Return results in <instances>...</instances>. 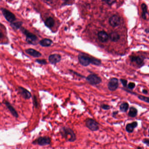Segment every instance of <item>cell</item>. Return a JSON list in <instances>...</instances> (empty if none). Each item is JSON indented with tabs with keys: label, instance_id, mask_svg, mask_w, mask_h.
I'll return each instance as SVG.
<instances>
[{
	"label": "cell",
	"instance_id": "obj_1",
	"mask_svg": "<svg viewBox=\"0 0 149 149\" xmlns=\"http://www.w3.org/2000/svg\"><path fill=\"white\" fill-rule=\"evenodd\" d=\"M60 131L62 137L68 141L74 142L77 139L76 134L73 130L68 127H63L60 128Z\"/></svg>",
	"mask_w": 149,
	"mask_h": 149
},
{
	"label": "cell",
	"instance_id": "obj_2",
	"mask_svg": "<svg viewBox=\"0 0 149 149\" xmlns=\"http://www.w3.org/2000/svg\"><path fill=\"white\" fill-rule=\"evenodd\" d=\"M20 28L22 32L25 35L26 37V41L28 43L32 45H36L38 38L36 35L22 27Z\"/></svg>",
	"mask_w": 149,
	"mask_h": 149
},
{
	"label": "cell",
	"instance_id": "obj_3",
	"mask_svg": "<svg viewBox=\"0 0 149 149\" xmlns=\"http://www.w3.org/2000/svg\"><path fill=\"white\" fill-rule=\"evenodd\" d=\"M93 58L83 54H79L78 56L79 63L84 67H87L90 64H92Z\"/></svg>",
	"mask_w": 149,
	"mask_h": 149
},
{
	"label": "cell",
	"instance_id": "obj_4",
	"mask_svg": "<svg viewBox=\"0 0 149 149\" xmlns=\"http://www.w3.org/2000/svg\"><path fill=\"white\" fill-rule=\"evenodd\" d=\"M86 80L91 85H97L102 82V79L100 77L95 74H89L86 78Z\"/></svg>",
	"mask_w": 149,
	"mask_h": 149
},
{
	"label": "cell",
	"instance_id": "obj_5",
	"mask_svg": "<svg viewBox=\"0 0 149 149\" xmlns=\"http://www.w3.org/2000/svg\"><path fill=\"white\" fill-rule=\"evenodd\" d=\"M85 125L87 128L93 132L97 131L100 128L99 123L92 119H87L85 121Z\"/></svg>",
	"mask_w": 149,
	"mask_h": 149
},
{
	"label": "cell",
	"instance_id": "obj_6",
	"mask_svg": "<svg viewBox=\"0 0 149 149\" xmlns=\"http://www.w3.org/2000/svg\"><path fill=\"white\" fill-rule=\"evenodd\" d=\"M1 10L3 15L8 22L12 23L16 20L15 15L10 11L5 9H1Z\"/></svg>",
	"mask_w": 149,
	"mask_h": 149
},
{
	"label": "cell",
	"instance_id": "obj_7",
	"mask_svg": "<svg viewBox=\"0 0 149 149\" xmlns=\"http://www.w3.org/2000/svg\"><path fill=\"white\" fill-rule=\"evenodd\" d=\"M119 82L117 78H111L108 83V88L110 91H115L118 88Z\"/></svg>",
	"mask_w": 149,
	"mask_h": 149
},
{
	"label": "cell",
	"instance_id": "obj_8",
	"mask_svg": "<svg viewBox=\"0 0 149 149\" xmlns=\"http://www.w3.org/2000/svg\"><path fill=\"white\" fill-rule=\"evenodd\" d=\"M131 62L135 63L139 68H141L144 64V58L141 56H132L130 57Z\"/></svg>",
	"mask_w": 149,
	"mask_h": 149
},
{
	"label": "cell",
	"instance_id": "obj_9",
	"mask_svg": "<svg viewBox=\"0 0 149 149\" xmlns=\"http://www.w3.org/2000/svg\"><path fill=\"white\" fill-rule=\"evenodd\" d=\"M50 138L48 136H41L39 137L37 140V143L38 145L45 146L51 144Z\"/></svg>",
	"mask_w": 149,
	"mask_h": 149
},
{
	"label": "cell",
	"instance_id": "obj_10",
	"mask_svg": "<svg viewBox=\"0 0 149 149\" xmlns=\"http://www.w3.org/2000/svg\"><path fill=\"white\" fill-rule=\"evenodd\" d=\"M109 23L113 27L118 26L121 23L120 17L117 15H113L109 19Z\"/></svg>",
	"mask_w": 149,
	"mask_h": 149
},
{
	"label": "cell",
	"instance_id": "obj_11",
	"mask_svg": "<svg viewBox=\"0 0 149 149\" xmlns=\"http://www.w3.org/2000/svg\"><path fill=\"white\" fill-rule=\"evenodd\" d=\"M18 91L19 94L23 97V98L25 99H29L32 97L31 93L26 89L22 87H18Z\"/></svg>",
	"mask_w": 149,
	"mask_h": 149
},
{
	"label": "cell",
	"instance_id": "obj_12",
	"mask_svg": "<svg viewBox=\"0 0 149 149\" xmlns=\"http://www.w3.org/2000/svg\"><path fill=\"white\" fill-rule=\"evenodd\" d=\"M61 60V56L58 54H51L49 56V61L52 64L59 63Z\"/></svg>",
	"mask_w": 149,
	"mask_h": 149
},
{
	"label": "cell",
	"instance_id": "obj_13",
	"mask_svg": "<svg viewBox=\"0 0 149 149\" xmlns=\"http://www.w3.org/2000/svg\"><path fill=\"white\" fill-rule=\"evenodd\" d=\"M4 103L6 107H7V108L9 109L12 115L14 116L16 118H18L19 117V115H18V113L16 111V110L14 109V108L11 104L10 103L7 101H4Z\"/></svg>",
	"mask_w": 149,
	"mask_h": 149
},
{
	"label": "cell",
	"instance_id": "obj_14",
	"mask_svg": "<svg viewBox=\"0 0 149 149\" xmlns=\"http://www.w3.org/2000/svg\"><path fill=\"white\" fill-rule=\"evenodd\" d=\"M25 53L34 57L38 58V57H40L42 56V54L40 53V52L36 50L32 49V48L25 50Z\"/></svg>",
	"mask_w": 149,
	"mask_h": 149
},
{
	"label": "cell",
	"instance_id": "obj_15",
	"mask_svg": "<svg viewBox=\"0 0 149 149\" xmlns=\"http://www.w3.org/2000/svg\"><path fill=\"white\" fill-rule=\"evenodd\" d=\"M98 36L99 40L101 42H106L109 40V35L105 31H101L99 32L98 33Z\"/></svg>",
	"mask_w": 149,
	"mask_h": 149
},
{
	"label": "cell",
	"instance_id": "obj_16",
	"mask_svg": "<svg viewBox=\"0 0 149 149\" xmlns=\"http://www.w3.org/2000/svg\"><path fill=\"white\" fill-rule=\"evenodd\" d=\"M138 126V123L137 122H133L131 123H128L126 127V131L128 133H132L134 131V128Z\"/></svg>",
	"mask_w": 149,
	"mask_h": 149
},
{
	"label": "cell",
	"instance_id": "obj_17",
	"mask_svg": "<svg viewBox=\"0 0 149 149\" xmlns=\"http://www.w3.org/2000/svg\"><path fill=\"white\" fill-rule=\"evenodd\" d=\"M39 43L43 47H48L53 43V41L49 38H44L39 42Z\"/></svg>",
	"mask_w": 149,
	"mask_h": 149
},
{
	"label": "cell",
	"instance_id": "obj_18",
	"mask_svg": "<svg viewBox=\"0 0 149 149\" xmlns=\"http://www.w3.org/2000/svg\"><path fill=\"white\" fill-rule=\"evenodd\" d=\"M109 38L113 42H116L120 39V36L116 32H112L109 35Z\"/></svg>",
	"mask_w": 149,
	"mask_h": 149
},
{
	"label": "cell",
	"instance_id": "obj_19",
	"mask_svg": "<svg viewBox=\"0 0 149 149\" xmlns=\"http://www.w3.org/2000/svg\"><path fill=\"white\" fill-rule=\"evenodd\" d=\"M45 24L47 27L49 28H51L54 26L55 24V21L54 19L52 17H49L45 21Z\"/></svg>",
	"mask_w": 149,
	"mask_h": 149
},
{
	"label": "cell",
	"instance_id": "obj_20",
	"mask_svg": "<svg viewBox=\"0 0 149 149\" xmlns=\"http://www.w3.org/2000/svg\"><path fill=\"white\" fill-rule=\"evenodd\" d=\"M138 114V110L134 107H131L129 109V112H128V116L130 117L135 118L137 116Z\"/></svg>",
	"mask_w": 149,
	"mask_h": 149
},
{
	"label": "cell",
	"instance_id": "obj_21",
	"mask_svg": "<svg viewBox=\"0 0 149 149\" xmlns=\"http://www.w3.org/2000/svg\"><path fill=\"white\" fill-rule=\"evenodd\" d=\"M141 9L142 10V17L144 19H146L147 18V15H148V12H147V5L145 4H142Z\"/></svg>",
	"mask_w": 149,
	"mask_h": 149
},
{
	"label": "cell",
	"instance_id": "obj_22",
	"mask_svg": "<svg viewBox=\"0 0 149 149\" xmlns=\"http://www.w3.org/2000/svg\"><path fill=\"white\" fill-rule=\"evenodd\" d=\"M128 108H129V105L128 103L127 102H123L122 103L121 105H120L119 107V109L121 112L123 113H126L128 110Z\"/></svg>",
	"mask_w": 149,
	"mask_h": 149
},
{
	"label": "cell",
	"instance_id": "obj_23",
	"mask_svg": "<svg viewBox=\"0 0 149 149\" xmlns=\"http://www.w3.org/2000/svg\"><path fill=\"white\" fill-rule=\"evenodd\" d=\"M23 23L22 22H13L11 24V26L13 29H18L22 27Z\"/></svg>",
	"mask_w": 149,
	"mask_h": 149
},
{
	"label": "cell",
	"instance_id": "obj_24",
	"mask_svg": "<svg viewBox=\"0 0 149 149\" xmlns=\"http://www.w3.org/2000/svg\"><path fill=\"white\" fill-rule=\"evenodd\" d=\"M101 64V60L93 57L92 64L95 65V66H99Z\"/></svg>",
	"mask_w": 149,
	"mask_h": 149
},
{
	"label": "cell",
	"instance_id": "obj_25",
	"mask_svg": "<svg viewBox=\"0 0 149 149\" xmlns=\"http://www.w3.org/2000/svg\"><path fill=\"white\" fill-rule=\"evenodd\" d=\"M138 98L140 100L145 101V102H146V103H149V97H145L144 96L142 95H139L138 96Z\"/></svg>",
	"mask_w": 149,
	"mask_h": 149
},
{
	"label": "cell",
	"instance_id": "obj_26",
	"mask_svg": "<svg viewBox=\"0 0 149 149\" xmlns=\"http://www.w3.org/2000/svg\"><path fill=\"white\" fill-rule=\"evenodd\" d=\"M103 1L110 6L112 5L116 1V0H103Z\"/></svg>",
	"mask_w": 149,
	"mask_h": 149
},
{
	"label": "cell",
	"instance_id": "obj_27",
	"mask_svg": "<svg viewBox=\"0 0 149 149\" xmlns=\"http://www.w3.org/2000/svg\"><path fill=\"white\" fill-rule=\"evenodd\" d=\"M36 62L42 65H45L47 64V62H46V60L44 59H37L36 60Z\"/></svg>",
	"mask_w": 149,
	"mask_h": 149
},
{
	"label": "cell",
	"instance_id": "obj_28",
	"mask_svg": "<svg viewBox=\"0 0 149 149\" xmlns=\"http://www.w3.org/2000/svg\"><path fill=\"white\" fill-rule=\"evenodd\" d=\"M101 109L105 110H109L110 109H111V106L110 105L106 104L101 105Z\"/></svg>",
	"mask_w": 149,
	"mask_h": 149
},
{
	"label": "cell",
	"instance_id": "obj_29",
	"mask_svg": "<svg viewBox=\"0 0 149 149\" xmlns=\"http://www.w3.org/2000/svg\"><path fill=\"white\" fill-rule=\"evenodd\" d=\"M135 86H136V85L134 83L129 82L128 85V89L132 90L135 88Z\"/></svg>",
	"mask_w": 149,
	"mask_h": 149
},
{
	"label": "cell",
	"instance_id": "obj_30",
	"mask_svg": "<svg viewBox=\"0 0 149 149\" xmlns=\"http://www.w3.org/2000/svg\"><path fill=\"white\" fill-rule=\"evenodd\" d=\"M120 81L123 84V86L124 87H126L127 85V80H125V79H120Z\"/></svg>",
	"mask_w": 149,
	"mask_h": 149
},
{
	"label": "cell",
	"instance_id": "obj_31",
	"mask_svg": "<svg viewBox=\"0 0 149 149\" xmlns=\"http://www.w3.org/2000/svg\"><path fill=\"white\" fill-rule=\"evenodd\" d=\"M142 142L146 145L147 146H149V140L148 139H144L142 141Z\"/></svg>",
	"mask_w": 149,
	"mask_h": 149
},
{
	"label": "cell",
	"instance_id": "obj_32",
	"mask_svg": "<svg viewBox=\"0 0 149 149\" xmlns=\"http://www.w3.org/2000/svg\"><path fill=\"white\" fill-rule=\"evenodd\" d=\"M118 113V111H115V112H114L113 113V117L115 118V115L117 114Z\"/></svg>",
	"mask_w": 149,
	"mask_h": 149
},
{
	"label": "cell",
	"instance_id": "obj_33",
	"mask_svg": "<svg viewBox=\"0 0 149 149\" xmlns=\"http://www.w3.org/2000/svg\"><path fill=\"white\" fill-rule=\"evenodd\" d=\"M142 93H144V94H148V91L146 89H144V90L142 91Z\"/></svg>",
	"mask_w": 149,
	"mask_h": 149
},
{
	"label": "cell",
	"instance_id": "obj_34",
	"mask_svg": "<svg viewBox=\"0 0 149 149\" xmlns=\"http://www.w3.org/2000/svg\"><path fill=\"white\" fill-rule=\"evenodd\" d=\"M3 37H4V34L1 32H0V38H2Z\"/></svg>",
	"mask_w": 149,
	"mask_h": 149
},
{
	"label": "cell",
	"instance_id": "obj_35",
	"mask_svg": "<svg viewBox=\"0 0 149 149\" xmlns=\"http://www.w3.org/2000/svg\"><path fill=\"white\" fill-rule=\"evenodd\" d=\"M145 31L146 32L148 33V32H149V29H148V28H146V29Z\"/></svg>",
	"mask_w": 149,
	"mask_h": 149
}]
</instances>
